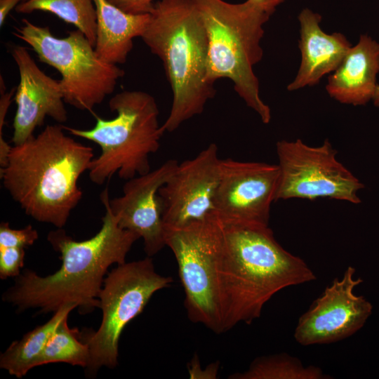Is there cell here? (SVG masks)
Returning <instances> with one entry per match:
<instances>
[{
    "mask_svg": "<svg viewBox=\"0 0 379 379\" xmlns=\"http://www.w3.org/2000/svg\"><path fill=\"white\" fill-rule=\"evenodd\" d=\"M219 221L214 270L222 333L241 322L251 324L283 288L317 279L302 258L277 242L269 226Z\"/></svg>",
    "mask_w": 379,
    "mask_h": 379,
    "instance_id": "1",
    "label": "cell"
},
{
    "mask_svg": "<svg viewBox=\"0 0 379 379\" xmlns=\"http://www.w3.org/2000/svg\"><path fill=\"white\" fill-rule=\"evenodd\" d=\"M106 188L100 194L105 208L100 231L84 241H76L62 228L51 231L47 239L61 254L62 265L55 273L41 277L25 270L3 295L19 311L39 308L40 313L55 312L67 304H75L81 313L99 307L104 277L113 264L126 262V257L140 237L118 225L109 204Z\"/></svg>",
    "mask_w": 379,
    "mask_h": 379,
    "instance_id": "2",
    "label": "cell"
},
{
    "mask_svg": "<svg viewBox=\"0 0 379 379\" xmlns=\"http://www.w3.org/2000/svg\"><path fill=\"white\" fill-rule=\"evenodd\" d=\"M61 125H47L36 136L11 147L0 168L4 187L33 219L62 228L82 198L80 176L93 149L69 136Z\"/></svg>",
    "mask_w": 379,
    "mask_h": 379,
    "instance_id": "3",
    "label": "cell"
},
{
    "mask_svg": "<svg viewBox=\"0 0 379 379\" xmlns=\"http://www.w3.org/2000/svg\"><path fill=\"white\" fill-rule=\"evenodd\" d=\"M141 38L163 62L173 101L161 130L173 132L201 114L215 94L206 79L208 45L204 21L193 0H160Z\"/></svg>",
    "mask_w": 379,
    "mask_h": 379,
    "instance_id": "4",
    "label": "cell"
},
{
    "mask_svg": "<svg viewBox=\"0 0 379 379\" xmlns=\"http://www.w3.org/2000/svg\"><path fill=\"white\" fill-rule=\"evenodd\" d=\"M208 36L206 79L213 84L221 78L230 79L246 105L264 124L271 120V111L259 95V81L253 66L263 55L260 40L263 25L271 16L253 0L230 4L223 0H193Z\"/></svg>",
    "mask_w": 379,
    "mask_h": 379,
    "instance_id": "5",
    "label": "cell"
},
{
    "mask_svg": "<svg viewBox=\"0 0 379 379\" xmlns=\"http://www.w3.org/2000/svg\"><path fill=\"white\" fill-rule=\"evenodd\" d=\"M109 107L117 116L112 119L96 117L91 129L63 126L72 135L100 147V155L92 160L88 170L91 180L99 185L116 173L126 180L149 173V156L158 150L163 135L158 106L150 94L124 91L109 100Z\"/></svg>",
    "mask_w": 379,
    "mask_h": 379,
    "instance_id": "6",
    "label": "cell"
},
{
    "mask_svg": "<svg viewBox=\"0 0 379 379\" xmlns=\"http://www.w3.org/2000/svg\"><path fill=\"white\" fill-rule=\"evenodd\" d=\"M22 22L13 35L29 45L41 62L61 74L59 81L65 103L91 112L113 93L124 70L102 60L80 30L58 38L48 26H38L25 18Z\"/></svg>",
    "mask_w": 379,
    "mask_h": 379,
    "instance_id": "7",
    "label": "cell"
},
{
    "mask_svg": "<svg viewBox=\"0 0 379 379\" xmlns=\"http://www.w3.org/2000/svg\"><path fill=\"white\" fill-rule=\"evenodd\" d=\"M170 277L157 273L150 257L118 265L105 278L98 298L102 319L98 330L82 336L88 344L91 375L118 364L119 340L126 326L138 316L157 291L168 287Z\"/></svg>",
    "mask_w": 379,
    "mask_h": 379,
    "instance_id": "8",
    "label": "cell"
},
{
    "mask_svg": "<svg viewBox=\"0 0 379 379\" xmlns=\"http://www.w3.org/2000/svg\"><path fill=\"white\" fill-rule=\"evenodd\" d=\"M165 242L173 253L184 288L185 307L192 322L222 333L214 258L220 223L214 213L177 227H166Z\"/></svg>",
    "mask_w": 379,
    "mask_h": 379,
    "instance_id": "9",
    "label": "cell"
},
{
    "mask_svg": "<svg viewBox=\"0 0 379 379\" xmlns=\"http://www.w3.org/2000/svg\"><path fill=\"white\" fill-rule=\"evenodd\" d=\"M279 180L276 201L293 198H330L359 204L358 191L364 185L337 159L328 139L312 147L300 139L276 145Z\"/></svg>",
    "mask_w": 379,
    "mask_h": 379,
    "instance_id": "10",
    "label": "cell"
},
{
    "mask_svg": "<svg viewBox=\"0 0 379 379\" xmlns=\"http://www.w3.org/2000/svg\"><path fill=\"white\" fill-rule=\"evenodd\" d=\"M279 180L277 164L221 159L213 213L224 223L269 226Z\"/></svg>",
    "mask_w": 379,
    "mask_h": 379,
    "instance_id": "11",
    "label": "cell"
},
{
    "mask_svg": "<svg viewBox=\"0 0 379 379\" xmlns=\"http://www.w3.org/2000/svg\"><path fill=\"white\" fill-rule=\"evenodd\" d=\"M356 270L349 266L341 279L326 287L309 310L299 318L294 338L307 346L340 341L354 334L366 324L373 306L364 296L354 293L363 282L354 278Z\"/></svg>",
    "mask_w": 379,
    "mask_h": 379,
    "instance_id": "12",
    "label": "cell"
},
{
    "mask_svg": "<svg viewBox=\"0 0 379 379\" xmlns=\"http://www.w3.org/2000/svg\"><path fill=\"white\" fill-rule=\"evenodd\" d=\"M220 160L217 145L211 143L193 159L178 164L158 191L164 228L180 227L213 213Z\"/></svg>",
    "mask_w": 379,
    "mask_h": 379,
    "instance_id": "13",
    "label": "cell"
},
{
    "mask_svg": "<svg viewBox=\"0 0 379 379\" xmlns=\"http://www.w3.org/2000/svg\"><path fill=\"white\" fill-rule=\"evenodd\" d=\"M178 162L169 159L153 171L127 180L123 195L108 199L120 227L143 239L144 250L151 257L165 246V231L159 190L171 177Z\"/></svg>",
    "mask_w": 379,
    "mask_h": 379,
    "instance_id": "14",
    "label": "cell"
},
{
    "mask_svg": "<svg viewBox=\"0 0 379 379\" xmlns=\"http://www.w3.org/2000/svg\"><path fill=\"white\" fill-rule=\"evenodd\" d=\"M11 53L20 75L14 98L17 109L12 137L17 145L34 136L35 128L44 124L46 117L63 123L67 114L59 80L46 74L25 47L15 46Z\"/></svg>",
    "mask_w": 379,
    "mask_h": 379,
    "instance_id": "15",
    "label": "cell"
},
{
    "mask_svg": "<svg viewBox=\"0 0 379 379\" xmlns=\"http://www.w3.org/2000/svg\"><path fill=\"white\" fill-rule=\"evenodd\" d=\"M298 20L301 63L295 79L287 87L291 91L318 84L325 74L338 67L351 48L343 34H328L321 29L319 14L305 8Z\"/></svg>",
    "mask_w": 379,
    "mask_h": 379,
    "instance_id": "16",
    "label": "cell"
},
{
    "mask_svg": "<svg viewBox=\"0 0 379 379\" xmlns=\"http://www.w3.org/2000/svg\"><path fill=\"white\" fill-rule=\"evenodd\" d=\"M378 73L379 44L368 35H361L328 77L326 89L340 103L365 105L374 97Z\"/></svg>",
    "mask_w": 379,
    "mask_h": 379,
    "instance_id": "17",
    "label": "cell"
},
{
    "mask_svg": "<svg viewBox=\"0 0 379 379\" xmlns=\"http://www.w3.org/2000/svg\"><path fill=\"white\" fill-rule=\"evenodd\" d=\"M96 10L95 51L103 61L124 64L133 49V39L142 35L150 13H127L107 0H93Z\"/></svg>",
    "mask_w": 379,
    "mask_h": 379,
    "instance_id": "18",
    "label": "cell"
},
{
    "mask_svg": "<svg viewBox=\"0 0 379 379\" xmlns=\"http://www.w3.org/2000/svg\"><path fill=\"white\" fill-rule=\"evenodd\" d=\"M75 307H77L75 304L62 305L47 322L29 331L20 340L13 342L1 354L0 367L10 375L21 378L37 366L49 338Z\"/></svg>",
    "mask_w": 379,
    "mask_h": 379,
    "instance_id": "19",
    "label": "cell"
},
{
    "mask_svg": "<svg viewBox=\"0 0 379 379\" xmlns=\"http://www.w3.org/2000/svg\"><path fill=\"white\" fill-rule=\"evenodd\" d=\"M15 11L22 14L35 11L51 13L75 26L95 46L97 15L93 0H24L16 6Z\"/></svg>",
    "mask_w": 379,
    "mask_h": 379,
    "instance_id": "20",
    "label": "cell"
},
{
    "mask_svg": "<svg viewBox=\"0 0 379 379\" xmlns=\"http://www.w3.org/2000/svg\"><path fill=\"white\" fill-rule=\"evenodd\" d=\"M231 379H324L330 376L315 366H305L296 357L286 353L262 356L255 359L242 373Z\"/></svg>",
    "mask_w": 379,
    "mask_h": 379,
    "instance_id": "21",
    "label": "cell"
},
{
    "mask_svg": "<svg viewBox=\"0 0 379 379\" xmlns=\"http://www.w3.org/2000/svg\"><path fill=\"white\" fill-rule=\"evenodd\" d=\"M77 328H70L65 318L49 338L37 362V366L51 363H67L86 368L90 361L87 343Z\"/></svg>",
    "mask_w": 379,
    "mask_h": 379,
    "instance_id": "22",
    "label": "cell"
},
{
    "mask_svg": "<svg viewBox=\"0 0 379 379\" xmlns=\"http://www.w3.org/2000/svg\"><path fill=\"white\" fill-rule=\"evenodd\" d=\"M37 231L31 225L20 230L10 227L9 223L1 222L0 225V248L17 247L25 248L32 246L38 239Z\"/></svg>",
    "mask_w": 379,
    "mask_h": 379,
    "instance_id": "23",
    "label": "cell"
},
{
    "mask_svg": "<svg viewBox=\"0 0 379 379\" xmlns=\"http://www.w3.org/2000/svg\"><path fill=\"white\" fill-rule=\"evenodd\" d=\"M25 248L17 247L0 248V277H17L24 265Z\"/></svg>",
    "mask_w": 379,
    "mask_h": 379,
    "instance_id": "24",
    "label": "cell"
},
{
    "mask_svg": "<svg viewBox=\"0 0 379 379\" xmlns=\"http://www.w3.org/2000/svg\"><path fill=\"white\" fill-rule=\"evenodd\" d=\"M197 354H194L187 364V371L192 379H215L218 377L219 361L211 363L205 369H201Z\"/></svg>",
    "mask_w": 379,
    "mask_h": 379,
    "instance_id": "25",
    "label": "cell"
},
{
    "mask_svg": "<svg viewBox=\"0 0 379 379\" xmlns=\"http://www.w3.org/2000/svg\"><path fill=\"white\" fill-rule=\"evenodd\" d=\"M121 11L134 15L150 13L154 8L153 0H107Z\"/></svg>",
    "mask_w": 379,
    "mask_h": 379,
    "instance_id": "26",
    "label": "cell"
},
{
    "mask_svg": "<svg viewBox=\"0 0 379 379\" xmlns=\"http://www.w3.org/2000/svg\"><path fill=\"white\" fill-rule=\"evenodd\" d=\"M16 88H12L9 93H1L0 100V157L6 159L11 149V147L4 140L2 137V129L4 124L6 114L11 104V98L15 93Z\"/></svg>",
    "mask_w": 379,
    "mask_h": 379,
    "instance_id": "27",
    "label": "cell"
},
{
    "mask_svg": "<svg viewBox=\"0 0 379 379\" xmlns=\"http://www.w3.org/2000/svg\"><path fill=\"white\" fill-rule=\"evenodd\" d=\"M24 0H0V26L4 25L9 13Z\"/></svg>",
    "mask_w": 379,
    "mask_h": 379,
    "instance_id": "28",
    "label": "cell"
},
{
    "mask_svg": "<svg viewBox=\"0 0 379 379\" xmlns=\"http://www.w3.org/2000/svg\"><path fill=\"white\" fill-rule=\"evenodd\" d=\"M271 15L275 11L277 6L283 3L284 0H253Z\"/></svg>",
    "mask_w": 379,
    "mask_h": 379,
    "instance_id": "29",
    "label": "cell"
},
{
    "mask_svg": "<svg viewBox=\"0 0 379 379\" xmlns=\"http://www.w3.org/2000/svg\"><path fill=\"white\" fill-rule=\"evenodd\" d=\"M373 103L375 106L379 107V85L377 86L376 91L373 98Z\"/></svg>",
    "mask_w": 379,
    "mask_h": 379,
    "instance_id": "30",
    "label": "cell"
}]
</instances>
